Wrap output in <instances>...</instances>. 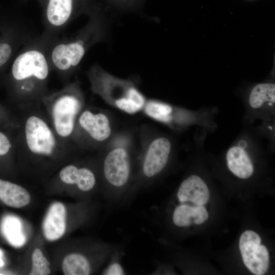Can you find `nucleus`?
Listing matches in <instances>:
<instances>
[{
    "instance_id": "1",
    "label": "nucleus",
    "mask_w": 275,
    "mask_h": 275,
    "mask_svg": "<svg viewBox=\"0 0 275 275\" xmlns=\"http://www.w3.org/2000/svg\"><path fill=\"white\" fill-rule=\"evenodd\" d=\"M46 50V42L40 36H35L14 58L6 84L8 93L14 101L35 103L47 94L51 69Z\"/></svg>"
},
{
    "instance_id": "2",
    "label": "nucleus",
    "mask_w": 275,
    "mask_h": 275,
    "mask_svg": "<svg viewBox=\"0 0 275 275\" xmlns=\"http://www.w3.org/2000/svg\"><path fill=\"white\" fill-rule=\"evenodd\" d=\"M87 24L74 34L47 44V56L51 71L62 76L71 74L89 49L99 42L104 34L103 22L93 10Z\"/></svg>"
},
{
    "instance_id": "3",
    "label": "nucleus",
    "mask_w": 275,
    "mask_h": 275,
    "mask_svg": "<svg viewBox=\"0 0 275 275\" xmlns=\"http://www.w3.org/2000/svg\"><path fill=\"white\" fill-rule=\"evenodd\" d=\"M110 142L102 158L101 173L108 199L116 202L131 196L137 161L126 136Z\"/></svg>"
},
{
    "instance_id": "4",
    "label": "nucleus",
    "mask_w": 275,
    "mask_h": 275,
    "mask_svg": "<svg viewBox=\"0 0 275 275\" xmlns=\"http://www.w3.org/2000/svg\"><path fill=\"white\" fill-rule=\"evenodd\" d=\"M92 91L109 104L128 114L142 110L146 99L129 80L116 77L98 64L87 71Z\"/></svg>"
},
{
    "instance_id": "5",
    "label": "nucleus",
    "mask_w": 275,
    "mask_h": 275,
    "mask_svg": "<svg viewBox=\"0 0 275 275\" xmlns=\"http://www.w3.org/2000/svg\"><path fill=\"white\" fill-rule=\"evenodd\" d=\"M41 101L48 109L51 124L57 135L63 140L71 138L84 106V94L79 81H75L60 91L46 94Z\"/></svg>"
},
{
    "instance_id": "6",
    "label": "nucleus",
    "mask_w": 275,
    "mask_h": 275,
    "mask_svg": "<svg viewBox=\"0 0 275 275\" xmlns=\"http://www.w3.org/2000/svg\"><path fill=\"white\" fill-rule=\"evenodd\" d=\"M17 135L13 138L15 151H26L33 155L51 157L61 151H66L64 140L55 132L51 123L39 113L27 116L22 124L17 122Z\"/></svg>"
},
{
    "instance_id": "7",
    "label": "nucleus",
    "mask_w": 275,
    "mask_h": 275,
    "mask_svg": "<svg viewBox=\"0 0 275 275\" xmlns=\"http://www.w3.org/2000/svg\"><path fill=\"white\" fill-rule=\"evenodd\" d=\"M43 31L41 37L50 43L58 39L67 25L83 14L93 10L89 0H41Z\"/></svg>"
},
{
    "instance_id": "8",
    "label": "nucleus",
    "mask_w": 275,
    "mask_h": 275,
    "mask_svg": "<svg viewBox=\"0 0 275 275\" xmlns=\"http://www.w3.org/2000/svg\"><path fill=\"white\" fill-rule=\"evenodd\" d=\"M172 148L171 141L163 136H154L146 143L136 163L132 194L138 187L150 183L163 171L170 159Z\"/></svg>"
},
{
    "instance_id": "9",
    "label": "nucleus",
    "mask_w": 275,
    "mask_h": 275,
    "mask_svg": "<svg viewBox=\"0 0 275 275\" xmlns=\"http://www.w3.org/2000/svg\"><path fill=\"white\" fill-rule=\"evenodd\" d=\"M113 131L111 119L107 113L88 108L83 109L79 114L73 133L77 132L81 141L87 144L101 146L112 140Z\"/></svg>"
},
{
    "instance_id": "10",
    "label": "nucleus",
    "mask_w": 275,
    "mask_h": 275,
    "mask_svg": "<svg viewBox=\"0 0 275 275\" xmlns=\"http://www.w3.org/2000/svg\"><path fill=\"white\" fill-rule=\"evenodd\" d=\"M261 242L260 236L252 230L244 231L239 239V246L243 263L256 275L264 274L269 267V252Z\"/></svg>"
},
{
    "instance_id": "11",
    "label": "nucleus",
    "mask_w": 275,
    "mask_h": 275,
    "mask_svg": "<svg viewBox=\"0 0 275 275\" xmlns=\"http://www.w3.org/2000/svg\"><path fill=\"white\" fill-rule=\"evenodd\" d=\"M35 37L22 22L0 25V72L19 50Z\"/></svg>"
},
{
    "instance_id": "12",
    "label": "nucleus",
    "mask_w": 275,
    "mask_h": 275,
    "mask_svg": "<svg viewBox=\"0 0 275 275\" xmlns=\"http://www.w3.org/2000/svg\"><path fill=\"white\" fill-rule=\"evenodd\" d=\"M179 203H191L195 205H204L209 201V189L199 176L193 175L184 179L177 192Z\"/></svg>"
},
{
    "instance_id": "13",
    "label": "nucleus",
    "mask_w": 275,
    "mask_h": 275,
    "mask_svg": "<svg viewBox=\"0 0 275 275\" xmlns=\"http://www.w3.org/2000/svg\"><path fill=\"white\" fill-rule=\"evenodd\" d=\"M61 181L65 184L74 185L80 191H90L97 184L94 172L86 167L69 164L63 167L59 173Z\"/></svg>"
},
{
    "instance_id": "14",
    "label": "nucleus",
    "mask_w": 275,
    "mask_h": 275,
    "mask_svg": "<svg viewBox=\"0 0 275 275\" xmlns=\"http://www.w3.org/2000/svg\"><path fill=\"white\" fill-rule=\"evenodd\" d=\"M66 210L61 202L53 203L50 206L44 219L42 230L48 241L57 240L62 237L66 231Z\"/></svg>"
},
{
    "instance_id": "15",
    "label": "nucleus",
    "mask_w": 275,
    "mask_h": 275,
    "mask_svg": "<svg viewBox=\"0 0 275 275\" xmlns=\"http://www.w3.org/2000/svg\"><path fill=\"white\" fill-rule=\"evenodd\" d=\"M226 160L229 170L240 179H248L254 173L253 162L245 150L239 145L231 147L226 154Z\"/></svg>"
},
{
    "instance_id": "16",
    "label": "nucleus",
    "mask_w": 275,
    "mask_h": 275,
    "mask_svg": "<svg viewBox=\"0 0 275 275\" xmlns=\"http://www.w3.org/2000/svg\"><path fill=\"white\" fill-rule=\"evenodd\" d=\"M208 217V213L204 205L179 203L173 212L172 221L178 227H187L193 223L202 224Z\"/></svg>"
},
{
    "instance_id": "17",
    "label": "nucleus",
    "mask_w": 275,
    "mask_h": 275,
    "mask_svg": "<svg viewBox=\"0 0 275 275\" xmlns=\"http://www.w3.org/2000/svg\"><path fill=\"white\" fill-rule=\"evenodd\" d=\"M0 200L8 206L20 208L29 204L31 196L23 187L0 179Z\"/></svg>"
},
{
    "instance_id": "18",
    "label": "nucleus",
    "mask_w": 275,
    "mask_h": 275,
    "mask_svg": "<svg viewBox=\"0 0 275 275\" xmlns=\"http://www.w3.org/2000/svg\"><path fill=\"white\" fill-rule=\"evenodd\" d=\"M62 267L65 275H88L92 271L90 261L80 253H72L67 255L62 262Z\"/></svg>"
},
{
    "instance_id": "19",
    "label": "nucleus",
    "mask_w": 275,
    "mask_h": 275,
    "mask_svg": "<svg viewBox=\"0 0 275 275\" xmlns=\"http://www.w3.org/2000/svg\"><path fill=\"white\" fill-rule=\"evenodd\" d=\"M275 102V85L273 84H260L251 91L249 103L253 108H259L266 103L274 104Z\"/></svg>"
},
{
    "instance_id": "20",
    "label": "nucleus",
    "mask_w": 275,
    "mask_h": 275,
    "mask_svg": "<svg viewBox=\"0 0 275 275\" xmlns=\"http://www.w3.org/2000/svg\"><path fill=\"white\" fill-rule=\"evenodd\" d=\"M145 113L157 121L168 123L172 120V107L163 102L150 100L146 101L144 106Z\"/></svg>"
},
{
    "instance_id": "21",
    "label": "nucleus",
    "mask_w": 275,
    "mask_h": 275,
    "mask_svg": "<svg viewBox=\"0 0 275 275\" xmlns=\"http://www.w3.org/2000/svg\"><path fill=\"white\" fill-rule=\"evenodd\" d=\"M31 275H47L50 273V263L39 249H36L32 256Z\"/></svg>"
},
{
    "instance_id": "22",
    "label": "nucleus",
    "mask_w": 275,
    "mask_h": 275,
    "mask_svg": "<svg viewBox=\"0 0 275 275\" xmlns=\"http://www.w3.org/2000/svg\"><path fill=\"white\" fill-rule=\"evenodd\" d=\"M11 130L0 129V159H6L15 151Z\"/></svg>"
},
{
    "instance_id": "23",
    "label": "nucleus",
    "mask_w": 275,
    "mask_h": 275,
    "mask_svg": "<svg viewBox=\"0 0 275 275\" xmlns=\"http://www.w3.org/2000/svg\"><path fill=\"white\" fill-rule=\"evenodd\" d=\"M17 221L14 218L8 216L4 219L2 230L8 241L12 244L18 243V232Z\"/></svg>"
},
{
    "instance_id": "24",
    "label": "nucleus",
    "mask_w": 275,
    "mask_h": 275,
    "mask_svg": "<svg viewBox=\"0 0 275 275\" xmlns=\"http://www.w3.org/2000/svg\"><path fill=\"white\" fill-rule=\"evenodd\" d=\"M120 252L116 250L110 256V261L108 265L104 269L102 274L105 275H123L126 272L120 261Z\"/></svg>"
},
{
    "instance_id": "25",
    "label": "nucleus",
    "mask_w": 275,
    "mask_h": 275,
    "mask_svg": "<svg viewBox=\"0 0 275 275\" xmlns=\"http://www.w3.org/2000/svg\"><path fill=\"white\" fill-rule=\"evenodd\" d=\"M16 123L11 113L0 104V129L12 130Z\"/></svg>"
},
{
    "instance_id": "26",
    "label": "nucleus",
    "mask_w": 275,
    "mask_h": 275,
    "mask_svg": "<svg viewBox=\"0 0 275 275\" xmlns=\"http://www.w3.org/2000/svg\"><path fill=\"white\" fill-rule=\"evenodd\" d=\"M2 256H3V252L0 250V267L3 266L4 265V261L2 259Z\"/></svg>"
},
{
    "instance_id": "27",
    "label": "nucleus",
    "mask_w": 275,
    "mask_h": 275,
    "mask_svg": "<svg viewBox=\"0 0 275 275\" xmlns=\"http://www.w3.org/2000/svg\"><path fill=\"white\" fill-rule=\"evenodd\" d=\"M23 1H24V2H27V1H29V0H23ZM40 1H41V0H37V1H38V3H39Z\"/></svg>"
}]
</instances>
